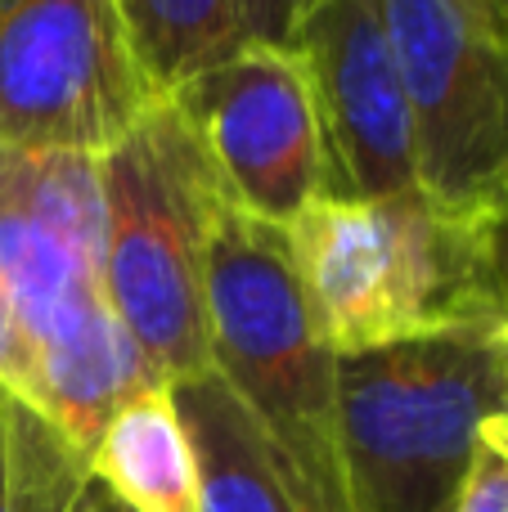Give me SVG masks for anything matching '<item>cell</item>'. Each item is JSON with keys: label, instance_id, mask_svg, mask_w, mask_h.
<instances>
[{"label": "cell", "instance_id": "obj_1", "mask_svg": "<svg viewBox=\"0 0 508 512\" xmlns=\"http://www.w3.org/2000/svg\"><path fill=\"white\" fill-rule=\"evenodd\" d=\"M212 369L270 445L297 512H369L338 418V360L315 337L288 239L216 203L207 239Z\"/></svg>", "mask_w": 508, "mask_h": 512}, {"label": "cell", "instance_id": "obj_2", "mask_svg": "<svg viewBox=\"0 0 508 512\" xmlns=\"http://www.w3.org/2000/svg\"><path fill=\"white\" fill-rule=\"evenodd\" d=\"M311 328L333 360L450 328H495L455 207L324 194L284 230Z\"/></svg>", "mask_w": 508, "mask_h": 512}, {"label": "cell", "instance_id": "obj_3", "mask_svg": "<svg viewBox=\"0 0 508 512\" xmlns=\"http://www.w3.org/2000/svg\"><path fill=\"white\" fill-rule=\"evenodd\" d=\"M99 189L113 310L171 387L212 373L207 239L225 194L171 99L99 153Z\"/></svg>", "mask_w": 508, "mask_h": 512}, {"label": "cell", "instance_id": "obj_4", "mask_svg": "<svg viewBox=\"0 0 508 512\" xmlns=\"http://www.w3.org/2000/svg\"><path fill=\"white\" fill-rule=\"evenodd\" d=\"M495 328H450L338 360V418L369 512H450L482 427L504 418Z\"/></svg>", "mask_w": 508, "mask_h": 512}, {"label": "cell", "instance_id": "obj_5", "mask_svg": "<svg viewBox=\"0 0 508 512\" xmlns=\"http://www.w3.org/2000/svg\"><path fill=\"white\" fill-rule=\"evenodd\" d=\"M153 104L113 0H0V149L99 158Z\"/></svg>", "mask_w": 508, "mask_h": 512}, {"label": "cell", "instance_id": "obj_6", "mask_svg": "<svg viewBox=\"0 0 508 512\" xmlns=\"http://www.w3.org/2000/svg\"><path fill=\"white\" fill-rule=\"evenodd\" d=\"M162 99L185 117L225 203L252 221L288 230L333 194L329 144L297 50L243 45Z\"/></svg>", "mask_w": 508, "mask_h": 512}, {"label": "cell", "instance_id": "obj_7", "mask_svg": "<svg viewBox=\"0 0 508 512\" xmlns=\"http://www.w3.org/2000/svg\"><path fill=\"white\" fill-rule=\"evenodd\" d=\"M410 99L419 189L473 207L508 167V41L459 0H378Z\"/></svg>", "mask_w": 508, "mask_h": 512}, {"label": "cell", "instance_id": "obj_8", "mask_svg": "<svg viewBox=\"0 0 508 512\" xmlns=\"http://www.w3.org/2000/svg\"><path fill=\"white\" fill-rule=\"evenodd\" d=\"M293 50L306 68L315 113L324 126L333 194H423L410 99H405L378 0H306Z\"/></svg>", "mask_w": 508, "mask_h": 512}, {"label": "cell", "instance_id": "obj_9", "mask_svg": "<svg viewBox=\"0 0 508 512\" xmlns=\"http://www.w3.org/2000/svg\"><path fill=\"white\" fill-rule=\"evenodd\" d=\"M0 283L32 351L104 292L99 158L0 149Z\"/></svg>", "mask_w": 508, "mask_h": 512}, {"label": "cell", "instance_id": "obj_10", "mask_svg": "<svg viewBox=\"0 0 508 512\" xmlns=\"http://www.w3.org/2000/svg\"><path fill=\"white\" fill-rule=\"evenodd\" d=\"M153 387H171L162 369L149 360L135 333L122 324L108 292L90 297L72 310L45 342H36V396L32 405L90 454L108 418L126 400L144 396Z\"/></svg>", "mask_w": 508, "mask_h": 512}, {"label": "cell", "instance_id": "obj_11", "mask_svg": "<svg viewBox=\"0 0 508 512\" xmlns=\"http://www.w3.org/2000/svg\"><path fill=\"white\" fill-rule=\"evenodd\" d=\"M86 463L95 486L126 512H203V472L176 387L126 400Z\"/></svg>", "mask_w": 508, "mask_h": 512}, {"label": "cell", "instance_id": "obj_12", "mask_svg": "<svg viewBox=\"0 0 508 512\" xmlns=\"http://www.w3.org/2000/svg\"><path fill=\"white\" fill-rule=\"evenodd\" d=\"M176 400L198 450L203 512H297L266 436L221 382V373L212 369L194 382H180Z\"/></svg>", "mask_w": 508, "mask_h": 512}, {"label": "cell", "instance_id": "obj_13", "mask_svg": "<svg viewBox=\"0 0 508 512\" xmlns=\"http://www.w3.org/2000/svg\"><path fill=\"white\" fill-rule=\"evenodd\" d=\"M0 512H95L86 454L9 387H0Z\"/></svg>", "mask_w": 508, "mask_h": 512}, {"label": "cell", "instance_id": "obj_14", "mask_svg": "<svg viewBox=\"0 0 508 512\" xmlns=\"http://www.w3.org/2000/svg\"><path fill=\"white\" fill-rule=\"evenodd\" d=\"M113 5L158 99L243 50L234 0H113Z\"/></svg>", "mask_w": 508, "mask_h": 512}, {"label": "cell", "instance_id": "obj_15", "mask_svg": "<svg viewBox=\"0 0 508 512\" xmlns=\"http://www.w3.org/2000/svg\"><path fill=\"white\" fill-rule=\"evenodd\" d=\"M468 230H473L477 274H482V297L491 310V324L508 328V167L482 189L473 207H464Z\"/></svg>", "mask_w": 508, "mask_h": 512}, {"label": "cell", "instance_id": "obj_16", "mask_svg": "<svg viewBox=\"0 0 508 512\" xmlns=\"http://www.w3.org/2000/svg\"><path fill=\"white\" fill-rule=\"evenodd\" d=\"M450 512H508V423L491 418L482 427L477 454L468 463V477L455 495Z\"/></svg>", "mask_w": 508, "mask_h": 512}, {"label": "cell", "instance_id": "obj_17", "mask_svg": "<svg viewBox=\"0 0 508 512\" xmlns=\"http://www.w3.org/2000/svg\"><path fill=\"white\" fill-rule=\"evenodd\" d=\"M0 387L18 391L27 400L36 396V351L27 342L23 319H18L5 283H0Z\"/></svg>", "mask_w": 508, "mask_h": 512}, {"label": "cell", "instance_id": "obj_18", "mask_svg": "<svg viewBox=\"0 0 508 512\" xmlns=\"http://www.w3.org/2000/svg\"><path fill=\"white\" fill-rule=\"evenodd\" d=\"M234 9H239L243 45H288L293 50V32L306 0H234Z\"/></svg>", "mask_w": 508, "mask_h": 512}, {"label": "cell", "instance_id": "obj_19", "mask_svg": "<svg viewBox=\"0 0 508 512\" xmlns=\"http://www.w3.org/2000/svg\"><path fill=\"white\" fill-rule=\"evenodd\" d=\"M459 5H464L468 14H477L486 27H491V32H500L508 41V23H504V14H500V5H495V0H459Z\"/></svg>", "mask_w": 508, "mask_h": 512}, {"label": "cell", "instance_id": "obj_20", "mask_svg": "<svg viewBox=\"0 0 508 512\" xmlns=\"http://www.w3.org/2000/svg\"><path fill=\"white\" fill-rule=\"evenodd\" d=\"M495 342H500L504 355V396H508V328H495ZM504 423H508V405H504Z\"/></svg>", "mask_w": 508, "mask_h": 512}, {"label": "cell", "instance_id": "obj_21", "mask_svg": "<svg viewBox=\"0 0 508 512\" xmlns=\"http://www.w3.org/2000/svg\"><path fill=\"white\" fill-rule=\"evenodd\" d=\"M95 512H126V508H122V504H113V499H108L104 490L95 486Z\"/></svg>", "mask_w": 508, "mask_h": 512}, {"label": "cell", "instance_id": "obj_22", "mask_svg": "<svg viewBox=\"0 0 508 512\" xmlns=\"http://www.w3.org/2000/svg\"><path fill=\"white\" fill-rule=\"evenodd\" d=\"M495 5H500V14H504V23H508V0H495Z\"/></svg>", "mask_w": 508, "mask_h": 512}]
</instances>
